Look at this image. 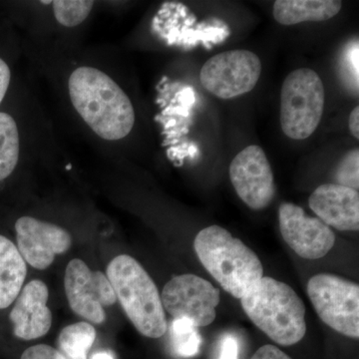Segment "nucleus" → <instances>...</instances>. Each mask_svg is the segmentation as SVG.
Returning <instances> with one entry per match:
<instances>
[{
    "instance_id": "21",
    "label": "nucleus",
    "mask_w": 359,
    "mask_h": 359,
    "mask_svg": "<svg viewBox=\"0 0 359 359\" xmlns=\"http://www.w3.org/2000/svg\"><path fill=\"white\" fill-rule=\"evenodd\" d=\"M337 185L358 191L359 187V150L353 149L344 156L335 174Z\"/></svg>"
},
{
    "instance_id": "7",
    "label": "nucleus",
    "mask_w": 359,
    "mask_h": 359,
    "mask_svg": "<svg viewBox=\"0 0 359 359\" xmlns=\"http://www.w3.org/2000/svg\"><path fill=\"white\" fill-rule=\"evenodd\" d=\"M262 73V62L254 52H222L209 59L201 70V83L210 93L221 99L236 98L256 87Z\"/></svg>"
},
{
    "instance_id": "23",
    "label": "nucleus",
    "mask_w": 359,
    "mask_h": 359,
    "mask_svg": "<svg viewBox=\"0 0 359 359\" xmlns=\"http://www.w3.org/2000/svg\"><path fill=\"white\" fill-rule=\"evenodd\" d=\"M219 359H238V340L233 335H224L222 339Z\"/></svg>"
},
{
    "instance_id": "2",
    "label": "nucleus",
    "mask_w": 359,
    "mask_h": 359,
    "mask_svg": "<svg viewBox=\"0 0 359 359\" xmlns=\"http://www.w3.org/2000/svg\"><path fill=\"white\" fill-rule=\"evenodd\" d=\"M241 302L250 320L276 344L294 346L306 335V306L287 283L263 276Z\"/></svg>"
},
{
    "instance_id": "8",
    "label": "nucleus",
    "mask_w": 359,
    "mask_h": 359,
    "mask_svg": "<svg viewBox=\"0 0 359 359\" xmlns=\"http://www.w3.org/2000/svg\"><path fill=\"white\" fill-rule=\"evenodd\" d=\"M161 299L174 318H187L196 327H208L216 320L219 290L200 276L182 275L165 285Z\"/></svg>"
},
{
    "instance_id": "13",
    "label": "nucleus",
    "mask_w": 359,
    "mask_h": 359,
    "mask_svg": "<svg viewBox=\"0 0 359 359\" xmlns=\"http://www.w3.org/2000/svg\"><path fill=\"white\" fill-rule=\"evenodd\" d=\"M48 297V287L41 280H32L21 290L9 314L15 337L32 340L44 337L49 332L52 314L47 306Z\"/></svg>"
},
{
    "instance_id": "11",
    "label": "nucleus",
    "mask_w": 359,
    "mask_h": 359,
    "mask_svg": "<svg viewBox=\"0 0 359 359\" xmlns=\"http://www.w3.org/2000/svg\"><path fill=\"white\" fill-rule=\"evenodd\" d=\"M278 219L283 240L299 257L321 259L334 248L335 236L332 229L320 219L306 216L299 205L283 203Z\"/></svg>"
},
{
    "instance_id": "1",
    "label": "nucleus",
    "mask_w": 359,
    "mask_h": 359,
    "mask_svg": "<svg viewBox=\"0 0 359 359\" xmlns=\"http://www.w3.org/2000/svg\"><path fill=\"white\" fill-rule=\"evenodd\" d=\"M68 93L74 109L97 136L118 141L131 133L136 118L133 104L103 71L78 67L68 79Z\"/></svg>"
},
{
    "instance_id": "4",
    "label": "nucleus",
    "mask_w": 359,
    "mask_h": 359,
    "mask_svg": "<svg viewBox=\"0 0 359 359\" xmlns=\"http://www.w3.org/2000/svg\"><path fill=\"white\" fill-rule=\"evenodd\" d=\"M107 278L116 297L136 330L159 339L167 332L164 306L155 283L136 259L120 255L108 264Z\"/></svg>"
},
{
    "instance_id": "12",
    "label": "nucleus",
    "mask_w": 359,
    "mask_h": 359,
    "mask_svg": "<svg viewBox=\"0 0 359 359\" xmlns=\"http://www.w3.org/2000/svg\"><path fill=\"white\" fill-rule=\"evenodd\" d=\"M18 250L23 259L37 269L50 266L57 255L65 254L72 245L67 231L57 224L32 217H21L15 223Z\"/></svg>"
},
{
    "instance_id": "14",
    "label": "nucleus",
    "mask_w": 359,
    "mask_h": 359,
    "mask_svg": "<svg viewBox=\"0 0 359 359\" xmlns=\"http://www.w3.org/2000/svg\"><path fill=\"white\" fill-rule=\"evenodd\" d=\"M309 208L323 223L337 230H359V194L353 189L325 184L311 194Z\"/></svg>"
},
{
    "instance_id": "6",
    "label": "nucleus",
    "mask_w": 359,
    "mask_h": 359,
    "mask_svg": "<svg viewBox=\"0 0 359 359\" xmlns=\"http://www.w3.org/2000/svg\"><path fill=\"white\" fill-rule=\"evenodd\" d=\"M308 294L320 320L335 332L359 337V287L330 273L313 276Z\"/></svg>"
},
{
    "instance_id": "24",
    "label": "nucleus",
    "mask_w": 359,
    "mask_h": 359,
    "mask_svg": "<svg viewBox=\"0 0 359 359\" xmlns=\"http://www.w3.org/2000/svg\"><path fill=\"white\" fill-rule=\"evenodd\" d=\"M250 359H292L280 348L271 344L259 347Z\"/></svg>"
},
{
    "instance_id": "20",
    "label": "nucleus",
    "mask_w": 359,
    "mask_h": 359,
    "mask_svg": "<svg viewBox=\"0 0 359 359\" xmlns=\"http://www.w3.org/2000/svg\"><path fill=\"white\" fill-rule=\"evenodd\" d=\"M51 4L56 20L65 27L81 25L88 18L94 6L93 1L87 0H56Z\"/></svg>"
},
{
    "instance_id": "5",
    "label": "nucleus",
    "mask_w": 359,
    "mask_h": 359,
    "mask_svg": "<svg viewBox=\"0 0 359 359\" xmlns=\"http://www.w3.org/2000/svg\"><path fill=\"white\" fill-rule=\"evenodd\" d=\"M325 86L318 73L299 68L290 73L280 92V125L294 140H304L316 132L325 109Z\"/></svg>"
},
{
    "instance_id": "9",
    "label": "nucleus",
    "mask_w": 359,
    "mask_h": 359,
    "mask_svg": "<svg viewBox=\"0 0 359 359\" xmlns=\"http://www.w3.org/2000/svg\"><path fill=\"white\" fill-rule=\"evenodd\" d=\"M66 297L71 309L94 325L106 320L104 309L117 301L107 276L92 271L81 259H72L65 271Z\"/></svg>"
},
{
    "instance_id": "3",
    "label": "nucleus",
    "mask_w": 359,
    "mask_h": 359,
    "mask_svg": "<svg viewBox=\"0 0 359 359\" xmlns=\"http://www.w3.org/2000/svg\"><path fill=\"white\" fill-rule=\"evenodd\" d=\"M194 249L205 269L236 299H242L264 276L256 252L222 226L203 229Z\"/></svg>"
},
{
    "instance_id": "18",
    "label": "nucleus",
    "mask_w": 359,
    "mask_h": 359,
    "mask_svg": "<svg viewBox=\"0 0 359 359\" xmlns=\"http://www.w3.org/2000/svg\"><path fill=\"white\" fill-rule=\"evenodd\" d=\"M96 339V330L88 323L70 325L61 330L58 346L69 359H87V353Z\"/></svg>"
},
{
    "instance_id": "15",
    "label": "nucleus",
    "mask_w": 359,
    "mask_h": 359,
    "mask_svg": "<svg viewBox=\"0 0 359 359\" xmlns=\"http://www.w3.org/2000/svg\"><path fill=\"white\" fill-rule=\"evenodd\" d=\"M341 7L339 0H278L273 4V18L287 26L325 21L337 15Z\"/></svg>"
},
{
    "instance_id": "22",
    "label": "nucleus",
    "mask_w": 359,
    "mask_h": 359,
    "mask_svg": "<svg viewBox=\"0 0 359 359\" xmlns=\"http://www.w3.org/2000/svg\"><path fill=\"white\" fill-rule=\"evenodd\" d=\"M21 359H67L62 353L46 344H39L26 349Z\"/></svg>"
},
{
    "instance_id": "26",
    "label": "nucleus",
    "mask_w": 359,
    "mask_h": 359,
    "mask_svg": "<svg viewBox=\"0 0 359 359\" xmlns=\"http://www.w3.org/2000/svg\"><path fill=\"white\" fill-rule=\"evenodd\" d=\"M349 130L354 138L359 139V107L356 106L349 116Z\"/></svg>"
},
{
    "instance_id": "25",
    "label": "nucleus",
    "mask_w": 359,
    "mask_h": 359,
    "mask_svg": "<svg viewBox=\"0 0 359 359\" xmlns=\"http://www.w3.org/2000/svg\"><path fill=\"white\" fill-rule=\"evenodd\" d=\"M11 80V71L4 59L0 58V104L4 101V97L9 88Z\"/></svg>"
},
{
    "instance_id": "19",
    "label": "nucleus",
    "mask_w": 359,
    "mask_h": 359,
    "mask_svg": "<svg viewBox=\"0 0 359 359\" xmlns=\"http://www.w3.org/2000/svg\"><path fill=\"white\" fill-rule=\"evenodd\" d=\"M170 332L172 347L177 355L188 358L199 353L202 337L192 321L187 318H174Z\"/></svg>"
},
{
    "instance_id": "27",
    "label": "nucleus",
    "mask_w": 359,
    "mask_h": 359,
    "mask_svg": "<svg viewBox=\"0 0 359 359\" xmlns=\"http://www.w3.org/2000/svg\"><path fill=\"white\" fill-rule=\"evenodd\" d=\"M91 359H114V358H113L112 354L103 351V353L94 354Z\"/></svg>"
},
{
    "instance_id": "16",
    "label": "nucleus",
    "mask_w": 359,
    "mask_h": 359,
    "mask_svg": "<svg viewBox=\"0 0 359 359\" xmlns=\"http://www.w3.org/2000/svg\"><path fill=\"white\" fill-rule=\"evenodd\" d=\"M27 268L18 247L0 235V309L8 308L20 295Z\"/></svg>"
},
{
    "instance_id": "17",
    "label": "nucleus",
    "mask_w": 359,
    "mask_h": 359,
    "mask_svg": "<svg viewBox=\"0 0 359 359\" xmlns=\"http://www.w3.org/2000/svg\"><path fill=\"white\" fill-rule=\"evenodd\" d=\"M20 141L13 116L0 112V181L8 178L20 160Z\"/></svg>"
},
{
    "instance_id": "10",
    "label": "nucleus",
    "mask_w": 359,
    "mask_h": 359,
    "mask_svg": "<svg viewBox=\"0 0 359 359\" xmlns=\"http://www.w3.org/2000/svg\"><path fill=\"white\" fill-rule=\"evenodd\" d=\"M230 179L238 197L250 209H266L275 198V177L259 146H249L233 158Z\"/></svg>"
}]
</instances>
